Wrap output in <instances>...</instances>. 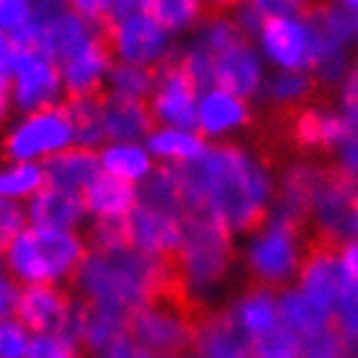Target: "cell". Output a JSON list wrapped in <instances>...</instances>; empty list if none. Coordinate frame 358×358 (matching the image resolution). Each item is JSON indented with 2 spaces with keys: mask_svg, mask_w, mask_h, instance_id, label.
Masks as SVG:
<instances>
[{
  "mask_svg": "<svg viewBox=\"0 0 358 358\" xmlns=\"http://www.w3.org/2000/svg\"><path fill=\"white\" fill-rule=\"evenodd\" d=\"M27 358H86L78 341L60 332V335H31Z\"/></svg>",
  "mask_w": 358,
  "mask_h": 358,
  "instance_id": "cell-34",
  "label": "cell"
},
{
  "mask_svg": "<svg viewBox=\"0 0 358 358\" xmlns=\"http://www.w3.org/2000/svg\"><path fill=\"white\" fill-rule=\"evenodd\" d=\"M301 358H345V338L332 324L330 330L301 345Z\"/></svg>",
  "mask_w": 358,
  "mask_h": 358,
  "instance_id": "cell-37",
  "label": "cell"
},
{
  "mask_svg": "<svg viewBox=\"0 0 358 358\" xmlns=\"http://www.w3.org/2000/svg\"><path fill=\"white\" fill-rule=\"evenodd\" d=\"M195 358H252L250 341L236 330L226 306L213 309L200 324Z\"/></svg>",
  "mask_w": 358,
  "mask_h": 358,
  "instance_id": "cell-22",
  "label": "cell"
},
{
  "mask_svg": "<svg viewBox=\"0 0 358 358\" xmlns=\"http://www.w3.org/2000/svg\"><path fill=\"white\" fill-rule=\"evenodd\" d=\"M341 250L338 244L327 242L322 236L306 234L304 250H301V265H299V291L312 299L322 312L335 317L343 294L348 291L350 280L343 270Z\"/></svg>",
  "mask_w": 358,
  "mask_h": 358,
  "instance_id": "cell-7",
  "label": "cell"
},
{
  "mask_svg": "<svg viewBox=\"0 0 358 358\" xmlns=\"http://www.w3.org/2000/svg\"><path fill=\"white\" fill-rule=\"evenodd\" d=\"M73 120V145L91 148L104 141V127L99 115V96L96 99H78V101H65Z\"/></svg>",
  "mask_w": 358,
  "mask_h": 358,
  "instance_id": "cell-30",
  "label": "cell"
},
{
  "mask_svg": "<svg viewBox=\"0 0 358 358\" xmlns=\"http://www.w3.org/2000/svg\"><path fill=\"white\" fill-rule=\"evenodd\" d=\"M335 153H338L335 164H338L350 179H356L358 182V130L356 127H350L348 135H345V141H343L341 148H338Z\"/></svg>",
  "mask_w": 358,
  "mask_h": 358,
  "instance_id": "cell-40",
  "label": "cell"
},
{
  "mask_svg": "<svg viewBox=\"0 0 358 358\" xmlns=\"http://www.w3.org/2000/svg\"><path fill=\"white\" fill-rule=\"evenodd\" d=\"M13 99H10V83L0 81V133L6 130L10 120H13Z\"/></svg>",
  "mask_w": 358,
  "mask_h": 358,
  "instance_id": "cell-43",
  "label": "cell"
},
{
  "mask_svg": "<svg viewBox=\"0 0 358 358\" xmlns=\"http://www.w3.org/2000/svg\"><path fill=\"white\" fill-rule=\"evenodd\" d=\"M309 234L345 247L358 239V182L335 162H327L309 215Z\"/></svg>",
  "mask_w": 358,
  "mask_h": 358,
  "instance_id": "cell-6",
  "label": "cell"
},
{
  "mask_svg": "<svg viewBox=\"0 0 358 358\" xmlns=\"http://www.w3.org/2000/svg\"><path fill=\"white\" fill-rule=\"evenodd\" d=\"M151 115L156 122L177 130H192L197 127V89L177 65L174 52L169 60L159 65L156 89L151 94Z\"/></svg>",
  "mask_w": 358,
  "mask_h": 358,
  "instance_id": "cell-10",
  "label": "cell"
},
{
  "mask_svg": "<svg viewBox=\"0 0 358 358\" xmlns=\"http://www.w3.org/2000/svg\"><path fill=\"white\" fill-rule=\"evenodd\" d=\"M31 332L16 317L0 320V358H27Z\"/></svg>",
  "mask_w": 358,
  "mask_h": 358,
  "instance_id": "cell-36",
  "label": "cell"
},
{
  "mask_svg": "<svg viewBox=\"0 0 358 358\" xmlns=\"http://www.w3.org/2000/svg\"><path fill=\"white\" fill-rule=\"evenodd\" d=\"M89 252L81 234L27 226L3 250V268L18 286H63L71 283Z\"/></svg>",
  "mask_w": 358,
  "mask_h": 358,
  "instance_id": "cell-3",
  "label": "cell"
},
{
  "mask_svg": "<svg viewBox=\"0 0 358 358\" xmlns=\"http://www.w3.org/2000/svg\"><path fill=\"white\" fill-rule=\"evenodd\" d=\"M10 99L18 115L39 112L47 107L63 104V76L60 65L45 55L27 52L13 47V63H10Z\"/></svg>",
  "mask_w": 358,
  "mask_h": 358,
  "instance_id": "cell-8",
  "label": "cell"
},
{
  "mask_svg": "<svg viewBox=\"0 0 358 358\" xmlns=\"http://www.w3.org/2000/svg\"><path fill=\"white\" fill-rule=\"evenodd\" d=\"M45 187V171L36 164L0 162V203L27 206Z\"/></svg>",
  "mask_w": 358,
  "mask_h": 358,
  "instance_id": "cell-28",
  "label": "cell"
},
{
  "mask_svg": "<svg viewBox=\"0 0 358 358\" xmlns=\"http://www.w3.org/2000/svg\"><path fill=\"white\" fill-rule=\"evenodd\" d=\"M236 330L242 332L247 341H260L268 332L278 327V304L275 294L260 286H247L231 299V304H224Z\"/></svg>",
  "mask_w": 358,
  "mask_h": 358,
  "instance_id": "cell-17",
  "label": "cell"
},
{
  "mask_svg": "<svg viewBox=\"0 0 358 358\" xmlns=\"http://www.w3.org/2000/svg\"><path fill=\"white\" fill-rule=\"evenodd\" d=\"M73 294L65 286H24L16 317L31 335H60L71 330Z\"/></svg>",
  "mask_w": 358,
  "mask_h": 358,
  "instance_id": "cell-11",
  "label": "cell"
},
{
  "mask_svg": "<svg viewBox=\"0 0 358 358\" xmlns=\"http://www.w3.org/2000/svg\"><path fill=\"white\" fill-rule=\"evenodd\" d=\"M81 197L94 221H125L138 208V189L109 174H99Z\"/></svg>",
  "mask_w": 358,
  "mask_h": 358,
  "instance_id": "cell-21",
  "label": "cell"
},
{
  "mask_svg": "<svg viewBox=\"0 0 358 358\" xmlns=\"http://www.w3.org/2000/svg\"><path fill=\"white\" fill-rule=\"evenodd\" d=\"M86 244L96 255H117V252L130 250V231L125 221H91L86 229Z\"/></svg>",
  "mask_w": 358,
  "mask_h": 358,
  "instance_id": "cell-32",
  "label": "cell"
},
{
  "mask_svg": "<svg viewBox=\"0 0 358 358\" xmlns=\"http://www.w3.org/2000/svg\"><path fill=\"white\" fill-rule=\"evenodd\" d=\"M345 358H358V341H345Z\"/></svg>",
  "mask_w": 358,
  "mask_h": 358,
  "instance_id": "cell-45",
  "label": "cell"
},
{
  "mask_svg": "<svg viewBox=\"0 0 358 358\" xmlns=\"http://www.w3.org/2000/svg\"><path fill=\"white\" fill-rule=\"evenodd\" d=\"M68 148H73V120L65 104L16 115L0 133V153L6 162L42 166Z\"/></svg>",
  "mask_w": 358,
  "mask_h": 358,
  "instance_id": "cell-4",
  "label": "cell"
},
{
  "mask_svg": "<svg viewBox=\"0 0 358 358\" xmlns=\"http://www.w3.org/2000/svg\"><path fill=\"white\" fill-rule=\"evenodd\" d=\"M338 104H341L338 112L345 117V122L358 130V63L350 68L348 76L338 86Z\"/></svg>",
  "mask_w": 358,
  "mask_h": 358,
  "instance_id": "cell-38",
  "label": "cell"
},
{
  "mask_svg": "<svg viewBox=\"0 0 358 358\" xmlns=\"http://www.w3.org/2000/svg\"><path fill=\"white\" fill-rule=\"evenodd\" d=\"M145 151L151 153V159L169 164H192L203 159L208 151L206 138L195 130H177V127H156L148 138H145Z\"/></svg>",
  "mask_w": 358,
  "mask_h": 358,
  "instance_id": "cell-25",
  "label": "cell"
},
{
  "mask_svg": "<svg viewBox=\"0 0 358 358\" xmlns=\"http://www.w3.org/2000/svg\"><path fill=\"white\" fill-rule=\"evenodd\" d=\"M252 358H301V341L283 324L268 332L265 338L250 343Z\"/></svg>",
  "mask_w": 358,
  "mask_h": 358,
  "instance_id": "cell-33",
  "label": "cell"
},
{
  "mask_svg": "<svg viewBox=\"0 0 358 358\" xmlns=\"http://www.w3.org/2000/svg\"><path fill=\"white\" fill-rule=\"evenodd\" d=\"M174 169L187 213L213 215L231 234H255L268 224L275 174L252 151L236 143H215L203 159Z\"/></svg>",
  "mask_w": 358,
  "mask_h": 358,
  "instance_id": "cell-1",
  "label": "cell"
},
{
  "mask_svg": "<svg viewBox=\"0 0 358 358\" xmlns=\"http://www.w3.org/2000/svg\"><path fill=\"white\" fill-rule=\"evenodd\" d=\"M18 294H21V286L6 273L3 260H0V320H8L16 314Z\"/></svg>",
  "mask_w": 358,
  "mask_h": 358,
  "instance_id": "cell-41",
  "label": "cell"
},
{
  "mask_svg": "<svg viewBox=\"0 0 358 358\" xmlns=\"http://www.w3.org/2000/svg\"><path fill=\"white\" fill-rule=\"evenodd\" d=\"M127 231L133 250L151 257H171L182 244V221L162 210L138 206L127 218Z\"/></svg>",
  "mask_w": 358,
  "mask_h": 358,
  "instance_id": "cell-16",
  "label": "cell"
},
{
  "mask_svg": "<svg viewBox=\"0 0 358 358\" xmlns=\"http://www.w3.org/2000/svg\"><path fill=\"white\" fill-rule=\"evenodd\" d=\"M34 21V3L29 0H0V34L6 39L18 36Z\"/></svg>",
  "mask_w": 358,
  "mask_h": 358,
  "instance_id": "cell-35",
  "label": "cell"
},
{
  "mask_svg": "<svg viewBox=\"0 0 358 358\" xmlns=\"http://www.w3.org/2000/svg\"><path fill=\"white\" fill-rule=\"evenodd\" d=\"M143 8L169 34L197 29V24L206 16V3H192V0H151L143 3Z\"/></svg>",
  "mask_w": 358,
  "mask_h": 358,
  "instance_id": "cell-29",
  "label": "cell"
},
{
  "mask_svg": "<svg viewBox=\"0 0 358 358\" xmlns=\"http://www.w3.org/2000/svg\"><path fill=\"white\" fill-rule=\"evenodd\" d=\"M10 63H13V45H10V39L0 34V81H8Z\"/></svg>",
  "mask_w": 358,
  "mask_h": 358,
  "instance_id": "cell-44",
  "label": "cell"
},
{
  "mask_svg": "<svg viewBox=\"0 0 358 358\" xmlns=\"http://www.w3.org/2000/svg\"><path fill=\"white\" fill-rule=\"evenodd\" d=\"M42 171H45L47 187H57L65 189V192L81 195L83 189L101 174V164H99L96 151L73 145L68 151L52 156L47 164H42Z\"/></svg>",
  "mask_w": 358,
  "mask_h": 358,
  "instance_id": "cell-20",
  "label": "cell"
},
{
  "mask_svg": "<svg viewBox=\"0 0 358 358\" xmlns=\"http://www.w3.org/2000/svg\"><path fill=\"white\" fill-rule=\"evenodd\" d=\"M99 115H101L104 138L115 143H135L156 130V120L148 101L122 96L115 91H104L99 96Z\"/></svg>",
  "mask_w": 358,
  "mask_h": 358,
  "instance_id": "cell-14",
  "label": "cell"
},
{
  "mask_svg": "<svg viewBox=\"0 0 358 358\" xmlns=\"http://www.w3.org/2000/svg\"><path fill=\"white\" fill-rule=\"evenodd\" d=\"M260 47L283 73H304L309 63V27L304 16H273L262 21Z\"/></svg>",
  "mask_w": 358,
  "mask_h": 358,
  "instance_id": "cell-12",
  "label": "cell"
},
{
  "mask_svg": "<svg viewBox=\"0 0 358 358\" xmlns=\"http://www.w3.org/2000/svg\"><path fill=\"white\" fill-rule=\"evenodd\" d=\"M99 164H101V174L122 179L127 185L145 182L148 174L153 171L151 153L141 148L138 143H112L107 148H101Z\"/></svg>",
  "mask_w": 358,
  "mask_h": 358,
  "instance_id": "cell-27",
  "label": "cell"
},
{
  "mask_svg": "<svg viewBox=\"0 0 358 358\" xmlns=\"http://www.w3.org/2000/svg\"><path fill=\"white\" fill-rule=\"evenodd\" d=\"M112 68V50H109L104 34H99L91 45H86L81 52L60 63L63 76L65 101H78V99H96L104 94V81Z\"/></svg>",
  "mask_w": 358,
  "mask_h": 358,
  "instance_id": "cell-13",
  "label": "cell"
},
{
  "mask_svg": "<svg viewBox=\"0 0 358 358\" xmlns=\"http://www.w3.org/2000/svg\"><path fill=\"white\" fill-rule=\"evenodd\" d=\"M247 125H252V112L244 99L210 89L197 101V130L203 138H221Z\"/></svg>",
  "mask_w": 358,
  "mask_h": 358,
  "instance_id": "cell-19",
  "label": "cell"
},
{
  "mask_svg": "<svg viewBox=\"0 0 358 358\" xmlns=\"http://www.w3.org/2000/svg\"><path fill=\"white\" fill-rule=\"evenodd\" d=\"M156 76H159V68H138V65H125V63H112L109 68V91L115 94H122V96L130 99H141V101H148V96L156 89Z\"/></svg>",
  "mask_w": 358,
  "mask_h": 358,
  "instance_id": "cell-31",
  "label": "cell"
},
{
  "mask_svg": "<svg viewBox=\"0 0 358 358\" xmlns=\"http://www.w3.org/2000/svg\"><path fill=\"white\" fill-rule=\"evenodd\" d=\"M179 273L197 301L215 309V294L229 286L236 268L234 234L208 213L182 218V244L177 252Z\"/></svg>",
  "mask_w": 358,
  "mask_h": 358,
  "instance_id": "cell-2",
  "label": "cell"
},
{
  "mask_svg": "<svg viewBox=\"0 0 358 358\" xmlns=\"http://www.w3.org/2000/svg\"><path fill=\"white\" fill-rule=\"evenodd\" d=\"M275 304H278V324H283L288 332H294L296 338L301 341V345L306 341L317 338V335H322L324 330H330L332 324H335V317L322 312L299 288L280 291Z\"/></svg>",
  "mask_w": 358,
  "mask_h": 358,
  "instance_id": "cell-23",
  "label": "cell"
},
{
  "mask_svg": "<svg viewBox=\"0 0 358 358\" xmlns=\"http://www.w3.org/2000/svg\"><path fill=\"white\" fill-rule=\"evenodd\" d=\"M138 206L162 210L174 218H185V197H182V187H179L177 169L174 166H153L148 179L143 182V187L138 189Z\"/></svg>",
  "mask_w": 358,
  "mask_h": 358,
  "instance_id": "cell-26",
  "label": "cell"
},
{
  "mask_svg": "<svg viewBox=\"0 0 358 358\" xmlns=\"http://www.w3.org/2000/svg\"><path fill=\"white\" fill-rule=\"evenodd\" d=\"M27 221L36 229H55V231H76L86 218L83 197L76 192H65L57 187H42L27 206Z\"/></svg>",
  "mask_w": 358,
  "mask_h": 358,
  "instance_id": "cell-18",
  "label": "cell"
},
{
  "mask_svg": "<svg viewBox=\"0 0 358 358\" xmlns=\"http://www.w3.org/2000/svg\"><path fill=\"white\" fill-rule=\"evenodd\" d=\"M213 76L215 89L226 91L236 99H252L257 96L262 89V60L257 50L247 42L229 47L224 52L213 55Z\"/></svg>",
  "mask_w": 358,
  "mask_h": 358,
  "instance_id": "cell-15",
  "label": "cell"
},
{
  "mask_svg": "<svg viewBox=\"0 0 358 358\" xmlns=\"http://www.w3.org/2000/svg\"><path fill=\"white\" fill-rule=\"evenodd\" d=\"M341 262H343V270H345L348 280L358 286V239H353L350 244H345V247H343V250H341Z\"/></svg>",
  "mask_w": 358,
  "mask_h": 358,
  "instance_id": "cell-42",
  "label": "cell"
},
{
  "mask_svg": "<svg viewBox=\"0 0 358 358\" xmlns=\"http://www.w3.org/2000/svg\"><path fill=\"white\" fill-rule=\"evenodd\" d=\"M301 250H304L301 234L268 218V224L260 231L252 234L244 252V268H247L250 283L268 288L273 294L286 291L288 283L299 275Z\"/></svg>",
  "mask_w": 358,
  "mask_h": 358,
  "instance_id": "cell-5",
  "label": "cell"
},
{
  "mask_svg": "<svg viewBox=\"0 0 358 358\" xmlns=\"http://www.w3.org/2000/svg\"><path fill=\"white\" fill-rule=\"evenodd\" d=\"M104 39L112 50V57H120L125 65H138V68H159L174 52L169 31H164L145 13L143 6L130 16L109 24L104 29Z\"/></svg>",
  "mask_w": 358,
  "mask_h": 358,
  "instance_id": "cell-9",
  "label": "cell"
},
{
  "mask_svg": "<svg viewBox=\"0 0 358 358\" xmlns=\"http://www.w3.org/2000/svg\"><path fill=\"white\" fill-rule=\"evenodd\" d=\"M29 226L27 208L16 206V203H0V250L18 236Z\"/></svg>",
  "mask_w": 358,
  "mask_h": 358,
  "instance_id": "cell-39",
  "label": "cell"
},
{
  "mask_svg": "<svg viewBox=\"0 0 358 358\" xmlns=\"http://www.w3.org/2000/svg\"><path fill=\"white\" fill-rule=\"evenodd\" d=\"M260 96L265 101V109H296L320 99H330V94L320 89L309 73L280 71L262 83Z\"/></svg>",
  "mask_w": 358,
  "mask_h": 358,
  "instance_id": "cell-24",
  "label": "cell"
}]
</instances>
